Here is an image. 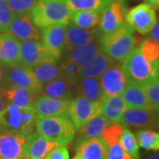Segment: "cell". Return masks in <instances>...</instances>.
Masks as SVG:
<instances>
[{
  "label": "cell",
  "instance_id": "cell-1",
  "mask_svg": "<svg viewBox=\"0 0 159 159\" xmlns=\"http://www.w3.org/2000/svg\"><path fill=\"white\" fill-rule=\"evenodd\" d=\"M99 43L103 54L116 63H121L137 45V38L134 30L125 21L117 30L102 34Z\"/></svg>",
  "mask_w": 159,
  "mask_h": 159
},
{
  "label": "cell",
  "instance_id": "cell-2",
  "mask_svg": "<svg viewBox=\"0 0 159 159\" xmlns=\"http://www.w3.org/2000/svg\"><path fill=\"white\" fill-rule=\"evenodd\" d=\"M73 11L65 0H38L30 12L32 21L38 29L53 24L71 22Z\"/></svg>",
  "mask_w": 159,
  "mask_h": 159
},
{
  "label": "cell",
  "instance_id": "cell-3",
  "mask_svg": "<svg viewBox=\"0 0 159 159\" xmlns=\"http://www.w3.org/2000/svg\"><path fill=\"white\" fill-rule=\"evenodd\" d=\"M35 131L40 135L61 146L74 141L76 129L67 115L36 119Z\"/></svg>",
  "mask_w": 159,
  "mask_h": 159
},
{
  "label": "cell",
  "instance_id": "cell-4",
  "mask_svg": "<svg viewBox=\"0 0 159 159\" xmlns=\"http://www.w3.org/2000/svg\"><path fill=\"white\" fill-rule=\"evenodd\" d=\"M121 63V67L127 82H133L143 87L159 76L157 66L146 59L140 46H135Z\"/></svg>",
  "mask_w": 159,
  "mask_h": 159
},
{
  "label": "cell",
  "instance_id": "cell-5",
  "mask_svg": "<svg viewBox=\"0 0 159 159\" xmlns=\"http://www.w3.org/2000/svg\"><path fill=\"white\" fill-rule=\"evenodd\" d=\"M37 116L33 109H20L6 104L0 112V128L29 136L35 130Z\"/></svg>",
  "mask_w": 159,
  "mask_h": 159
},
{
  "label": "cell",
  "instance_id": "cell-6",
  "mask_svg": "<svg viewBox=\"0 0 159 159\" xmlns=\"http://www.w3.org/2000/svg\"><path fill=\"white\" fill-rule=\"evenodd\" d=\"M157 20L155 7L148 3H142L126 11L125 21L134 31L141 34H148Z\"/></svg>",
  "mask_w": 159,
  "mask_h": 159
},
{
  "label": "cell",
  "instance_id": "cell-7",
  "mask_svg": "<svg viewBox=\"0 0 159 159\" xmlns=\"http://www.w3.org/2000/svg\"><path fill=\"white\" fill-rule=\"evenodd\" d=\"M100 102H93L85 97L77 96L70 102L67 116L76 131H79L90 119L100 113Z\"/></svg>",
  "mask_w": 159,
  "mask_h": 159
},
{
  "label": "cell",
  "instance_id": "cell-8",
  "mask_svg": "<svg viewBox=\"0 0 159 159\" xmlns=\"http://www.w3.org/2000/svg\"><path fill=\"white\" fill-rule=\"evenodd\" d=\"M125 0H111L100 13L98 29L101 34H108L120 28L125 23Z\"/></svg>",
  "mask_w": 159,
  "mask_h": 159
},
{
  "label": "cell",
  "instance_id": "cell-9",
  "mask_svg": "<svg viewBox=\"0 0 159 159\" xmlns=\"http://www.w3.org/2000/svg\"><path fill=\"white\" fill-rule=\"evenodd\" d=\"M119 124L124 127L152 129L159 127V113L153 109L127 108Z\"/></svg>",
  "mask_w": 159,
  "mask_h": 159
},
{
  "label": "cell",
  "instance_id": "cell-10",
  "mask_svg": "<svg viewBox=\"0 0 159 159\" xmlns=\"http://www.w3.org/2000/svg\"><path fill=\"white\" fill-rule=\"evenodd\" d=\"M57 61V58L39 40H26L20 42V63L24 66L31 68L43 63Z\"/></svg>",
  "mask_w": 159,
  "mask_h": 159
},
{
  "label": "cell",
  "instance_id": "cell-11",
  "mask_svg": "<svg viewBox=\"0 0 159 159\" xmlns=\"http://www.w3.org/2000/svg\"><path fill=\"white\" fill-rule=\"evenodd\" d=\"M27 136L0 128V157L20 159L26 156Z\"/></svg>",
  "mask_w": 159,
  "mask_h": 159
},
{
  "label": "cell",
  "instance_id": "cell-12",
  "mask_svg": "<svg viewBox=\"0 0 159 159\" xmlns=\"http://www.w3.org/2000/svg\"><path fill=\"white\" fill-rule=\"evenodd\" d=\"M68 24H53L42 29V43L57 60L61 57L66 50V27Z\"/></svg>",
  "mask_w": 159,
  "mask_h": 159
},
{
  "label": "cell",
  "instance_id": "cell-13",
  "mask_svg": "<svg viewBox=\"0 0 159 159\" xmlns=\"http://www.w3.org/2000/svg\"><path fill=\"white\" fill-rule=\"evenodd\" d=\"M6 75L7 86L12 85L25 88L34 91L37 94L42 90L43 86L36 80L31 68L24 66L21 63L11 66H6Z\"/></svg>",
  "mask_w": 159,
  "mask_h": 159
},
{
  "label": "cell",
  "instance_id": "cell-14",
  "mask_svg": "<svg viewBox=\"0 0 159 159\" xmlns=\"http://www.w3.org/2000/svg\"><path fill=\"white\" fill-rule=\"evenodd\" d=\"M72 99L57 98L38 95L34 104V110L38 118L67 115Z\"/></svg>",
  "mask_w": 159,
  "mask_h": 159
},
{
  "label": "cell",
  "instance_id": "cell-15",
  "mask_svg": "<svg viewBox=\"0 0 159 159\" xmlns=\"http://www.w3.org/2000/svg\"><path fill=\"white\" fill-rule=\"evenodd\" d=\"M104 97L119 96L127 84L121 65L114 64L99 77Z\"/></svg>",
  "mask_w": 159,
  "mask_h": 159
},
{
  "label": "cell",
  "instance_id": "cell-16",
  "mask_svg": "<svg viewBox=\"0 0 159 159\" xmlns=\"http://www.w3.org/2000/svg\"><path fill=\"white\" fill-rule=\"evenodd\" d=\"M101 32L99 29H82L70 22L66 27V50L86 45L91 43H97L100 41Z\"/></svg>",
  "mask_w": 159,
  "mask_h": 159
},
{
  "label": "cell",
  "instance_id": "cell-17",
  "mask_svg": "<svg viewBox=\"0 0 159 159\" xmlns=\"http://www.w3.org/2000/svg\"><path fill=\"white\" fill-rule=\"evenodd\" d=\"M7 33L11 34L19 42L26 40L40 39L38 28H36L30 18V14L13 16Z\"/></svg>",
  "mask_w": 159,
  "mask_h": 159
},
{
  "label": "cell",
  "instance_id": "cell-18",
  "mask_svg": "<svg viewBox=\"0 0 159 159\" xmlns=\"http://www.w3.org/2000/svg\"><path fill=\"white\" fill-rule=\"evenodd\" d=\"M20 63V42L7 32L0 34V64L11 66Z\"/></svg>",
  "mask_w": 159,
  "mask_h": 159
},
{
  "label": "cell",
  "instance_id": "cell-19",
  "mask_svg": "<svg viewBox=\"0 0 159 159\" xmlns=\"http://www.w3.org/2000/svg\"><path fill=\"white\" fill-rule=\"evenodd\" d=\"M38 94L33 90L17 86H6L5 97L8 104L20 109H33Z\"/></svg>",
  "mask_w": 159,
  "mask_h": 159
},
{
  "label": "cell",
  "instance_id": "cell-20",
  "mask_svg": "<svg viewBox=\"0 0 159 159\" xmlns=\"http://www.w3.org/2000/svg\"><path fill=\"white\" fill-rule=\"evenodd\" d=\"M60 146L40 135L37 132L27 136L26 156L31 159H44L53 148Z\"/></svg>",
  "mask_w": 159,
  "mask_h": 159
},
{
  "label": "cell",
  "instance_id": "cell-21",
  "mask_svg": "<svg viewBox=\"0 0 159 159\" xmlns=\"http://www.w3.org/2000/svg\"><path fill=\"white\" fill-rule=\"evenodd\" d=\"M75 151L81 159H106L107 145L102 137L91 138L75 144Z\"/></svg>",
  "mask_w": 159,
  "mask_h": 159
},
{
  "label": "cell",
  "instance_id": "cell-22",
  "mask_svg": "<svg viewBox=\"0 0 159 159\" xmlns=\"http://www.w3.org/2000/svg\"><path fill=\"white\" fill-rule=\"evenodd\" d=\"M100 113L111 123L119 124L122 115L127 109L121 95L103 97L100 102Z\"/></svg>",
  "mask_w": 159,
  "mask_h": 159
},
{
  "label": "cell",
  "instance_id": "cell-23",
  "mask_svg": "<svg viewBox=\"0 0 159 159\" xmlns=\"http://www.w3.org/2000/svg\"><path fill=\"white\" fill-rule=\"evenodd\" d=\"M126 107L129 109H152L143 87L133 82H127L126 87L121 94Z\"/></svg>",
  "mask_w": 159,
  "mask_h": 159
},
{
  "label": "cell",
  "instance_id": "cell-24",
  "mask_svg": "<svg viewBox=\"0 0 159 159\" xmlns=\"http://www.w3.org/2000/svg\"><path fill=\"white\" fill-rule=\"evenodd\" d=\"M114 64H116L114 60L101 51L90 62L88 63L83 67H80V78H99Z\"/></svg>",
  "mask_w": 159,
  "mask_h": 159
},
{
  "label": "cell",
  "instance_id": "cell-25",
  "mask_svg": "<svg viewBox=\"0 0 159 159\" xmlns=\"http://www.w3.org/2000/svg\"><path fill=\"white\" fill-rule=\"evenodd\" d=\"M66 51V57L74 61L80 67H83L88 63L90 62L98 53L101 52V44L99 42L91 43L89 44L73 48Z\"/></svg>",
  "mask_w": 159,
  "mask_h": 159
},
{
  "label": "cell",
  "instance_id": "cell-26",
  "mask_svg": "<svg viewBox=\"0 0 159 159\" xmlns=\"http://www.w3.org/2000/svg\"><path fill=\"white\" fill-rule=\"evenodd\" d=\"M74 88L78 96L93 102H100L104 97L99 78H81Z\"/></svg>",
  "mask_w": 159,
  "mask_h": 159
},
{
  "label": "cell",
  "instance_id": "cell-27",
  "mask_svg": "<svg viewBox=\"0 0 159 159\" xmlns=\"http://www.w3.org/2000/svg\"><path fill=\"white\" fill-rule=\"evenodd\" d=\"M38 95H43L57 98L73 99L74 86L71 85L65 78L60 77L43 85Z\"/></svg>",
  "mask_w": 159,
  "mask_h": 159
},
{
  "label": "cell",
  "instance_id": "cell-28",
  "mask_svg": "<svg viewBox=\"0 0 159 159\" xmlns=\"http://www.w3.org/2000/svg\"><path fill=\"white\" fill-rule=\"evenodd\" d=\"M111 124L108 119H106L102 114H97L96 117L90 119L82 128L78 131V136L76 140V143L85 141L91 138L101 137L103 130Z\"/></svg>",
  "mask_w": 159,
  "mask_h": 159
},
{
  "label": "cell",
  "instance_id": "cell-29",
  "mask_svg": "<svg viewBox=\"0 0 159 159\" xmlns=\"http://www.w3.org/2000/svg\"><path fill=\"white\" fill-rule=\"evenodd\" d=\"M32 73L41 85H44L53 80L62 77L60 66L57 62L43 63L31 67Z\"/></svg>",
  "mask_w": 159,
  "mask_h": 159
},
{
  "label": "cell",
  "instance_id": "cell-30",
  "mask_svg": "<svg viewBox=\"0 0 159 159\" xmlns=\"http://www.w3.org/2000/svg\"><path fill=\"white\" fill-rule=\"evenodd\" d=\"M100 13L97 11H73L71 22L82 29H95L100 21Z\"/></svg>",
  "mask_w": 159,
  "mask_h": 159
},
{
  "label": "cell",
  "instance_id": "cell-31",
  "mask_svg": "<svg viewBox=\"0 0 159 159\" xmlns=\"http://www.w3.org/2000/svg\"><path fill=\"white\" fill-rule=\"evenodd\" d=\"M73 11H97L102 10L111 3V0H65Z\"/></svg>",
  "mask_w": 159,
  "mask_h": 159
},
{
  "label": "cell",
  "instance_id": "cell-32",
  "mask_svg": "<svg viewBox=\"0 0 159 159\" xmlns=\"http://www.w3.org/2000/svg\"><path fill=\"white\" fill-rule=\"evenodd\" d=\"M139 147L147 150H159V133L150 129H139L135 133Z\"/></svg>",
  "mask_w": 159,
  "mask_h": 159
},
{
  "label": "cell",
  "instance_id": "cell-33",
  "mask_svg": "<svg viewBox=\"0 0 159 159\" xmlns=\"http://www.w3.org/2000/svg\"><path fill=\"white\" fill-rule=\"evenodd\" d=\"M119 142L123 149L134 159H139V144L136 136L127 127L123 126L122 134L119 138Z\"/></svg>",
  "mask_w": 159,
  "mask_h": 159
},
{
  "label": "cell",
  "instance_id": "cell-34",
  "mask_svg": "<svg viewBox=\"0 0 159 159\" xmlns=\"http://www.w3.org/2000/svg\"><path fill=\"white\" fill-rule=\"evenodd\" d=\"M61 72H62V77L65 78L68 81L71 85H74L79 81L80 78V67L77 66L74 61L69 59L67 57H65L63 59L61 64L59 65Z\"/></svg>",
  "mask_w": 159,
  "mask_h": 159
},
{
  "label": "cell",
  "instance_id": "cell-35",
  "mask_svg": "<svg viewBox=\"0 0 159 159\" xmlns=\"http://www.w3.org/2000/svg\"><path fill=\"white\" fill-rule=\"evenodd\" d=\"M140 49L147 60L155 66H157L159 59V43L157 42L148 37L142 42Z\"/></svg>",
  "mask_w": 159,
  "mask_h": 159
},
{
  "label": "cell",
  "instance_id": "cell-36",
  "mask_svg": "<svg viewBox=\"0 0 159 159\" xmlns=\"http://www.w3.org/2000/svg\"><path fill=\"white\" fill-rule=\"evenodd\" d=\"M38 0H6L12 14H30Z\"/></svg>",
  "mask_w": 159,
  "mask_h": 159
},
{
  "label": "cell",
  "instance_id": "cell-37",
  "mask_svg": "<svg viewBox=\"0 0 159 159\" xmlns=\"http://www.w3.org/2000/svg\"><path fill=\"white\" fill-rule=\"evenodd\" d=\"M151 108L159 113V76L143 86Z\"/></svg>",
  "mask_w": 159,
  "mask_h": 159
},
{
  "label": "cell",
  "instance_id": "cell-38",
  "mask_svg": "<svg viewBox=\"0 0 159 159\" xmlns=\"http://www.w3.org/2000/svg\"><path fill=\"white\" fill-rule=\"evenodd\" d=\"M122 130L123 126L118 123H111L103 130L101 137L105 142L107 147L119 142L120 135L122 134Z\"/></svg>",
  "mask_w": 159,
  "mask_h": 159
},
{
  "label": "cell",
  "instance_id": "cell-39",
  "mask_svg": "<svg viewBox=\"0 0 159 159\" xmlns=\"http://www.w3.org/2000/svg\"><path fill=\"white\" fill-rule=\"evenodd\" d=\"M13 16L6 0H0V27L3 32H8Z\"/></svg>",
  "mask_w": 159,
  "mask_h": 159
},
{
  "label": "cell",
  "instance_id": "cell-40",
  "mask_svg": "<svg viewBox=\"0 0 159 159\" xmlns=\"http://www.w3.org/2000/svg\"><path fill=\"white\" fill-rule=\"evenodd\" d=\"M106 159H134L123 149L120 142H117L107 147Z\"/></svg>",
  "mask_w": 159,
  "mask_h": 159
},
{
  "label": "cell",
  "instance_id": "cell-41",
  "mask_svg": "<svg viewBox=\"0 0 159 159\" xmlns=\"http://www.w3.org/2000/svg\"><path fill=\"white\" fill-rule=\"evenodd\" d=\"M50 159H69V152L66 146H57L47 156Z\"/></svg>",
  "mask_w": 159,
  "mask_h": 159
},
{
  "label": "cell",
  "instance_id": "cell-42",
  "mask_svg": "<svg viewBox=\"0 0 159 159\" xmlns=\"http://www.w3.org/2000/svg\"><path fill=\"white\" fill-rule=\"evenodd\" d=\"M149 33H150V35L148 37L155 40L156 42H157L159 43V20H157V22H156L155 26L153 27V29H151V31Z\"/></svg>",
  "mask_w": 159,
  "mask_h": 159
},
{
  "label": "cell",
  "instance_id": "cell-43",
  "mask_svg": "<svg viewBox=\"0 0 159 159\" xmlns=\"http://www.w3.org/2000/svg\"><path fill=\"white\" fill-rule=\"evenodd\" d=\"M6 87H0V112L4 110L6 106L7 102L5 97V92H6Z\"/></svg>",
  "mask_w": 159,
  "mask_h": 159
},
{
  "label": "cell",
  "instance_id": "cell-44",
  "mask_svg": "<svg viewBox=\"0 0 159 159\" xmlns=\"http://www.w3.org/2000/svg\"><path fill=\"white\" fill-rule=\"evenodd\" d=\"M6 66L0 64V87H6Z\"/></svg>",
  "mask_w": 159,
  "mask_h": 159
},
{
  "label": "cell",
  "instance_id": "cell-45",
  "mask_svg": "<svg viewBox=\"0 0 159 159\" xmlns=\"http://www.w3.org/2000/svg\"><path fill=\"white\" fill-rule=\"evenodd\" d=\"M143 1H145L146 3L151 5L155 8H157V0H143Z\"/></svg>",
  "mask_w": 159,
  "mask_h": 159
},
{
  "label": "cell",
  "instance_id": "cell-46",
  "mask_svg": "<svg viewBox=\"0 0 159 159\" xmlns=\"http://www.w3.org/2000/svg\"><path fill=\"white\" fill-rule=\"evenodd\" d=\"M146 159H159V153L152 154V155L148 156V157H146Z\"/></svg>",
  "mask_w": 159,
  "mask_h": 159
},
{
  "label": "cell",
  "instance_id": "cell-47",
  "mask_svg": "<svg viewBox=\"0 0 159 159\" xmlns=\"http://www.w3.org/2000/svg\"><path fill=\"white\" fill-rule=\"evenodd\" d=\"M73 159H81V157H80L79 155H78V154H76V155H75V156H74V157Z\"/></svg>",
  "mask_w": 159,
  "mask_h": 159
},
{
  "label": "cell",
  "instance_id": "cell-48",
  "mask_svg": "<svg viewBox=\"0 0 159 159\" xmlns=\"http://www.w3.org/2000/svg\"><path fill=\"white\" fill-rule=\"evenodd\" d=\"M20 159H31V158L29 157H23L22 158H20Z\"/></svg>",
  "mask_w": 159,
  "mask_h": 159
},
{
  "label": "cell",
  "instance_id": "cell-49",
  "mask_svg": "<svg viewBox=\"0 0 159 159\" xmlns=\"http://www.w3.org/2000/svg\"><path fill=\"white\" fill-rule=\"evenodd\" d=\"M157 8H159V0H157Z\"/></svg>",
  "mask_w": 159,
  "mask_h": 159
},
{
  "label": "cell",
  "instance_id": "cell-50",
  "mask_svg": "<svg viewBox=\"0 0 159 159\" xmlns=\"http://www.w3.org/2000/svg\"><path fill=\"white\" fill-rule=\"evenodd\" d=\"M2 32H3V31H2V29H1V27H0V34H1Z\"/></svg>",
  "mask_w": 159,
  "mask_h": 159
},
{
  "label": "cell",
  "instance_id": "cell-51",
  "mask_svg": "<svg viewBox=\"0 0 159 159\" xmlns=\"http://www.w3.org/2000/svg\"><path fill=\"white\" fill-rule=\"evenodd\" d=\"M157 66H158V74H159V59H158V64H157Z\"/></svg>",
  "mask_w": 159,
  "mask_h": 159
},
{
  "label": "cell",
  "instance_id": "cell-52",
  "mask_svg": "<svg viewBox=\"0 0 159 159\" xmlns=\"http://www.w3.org/2000/svg\"><path fill=\"white\" fill-rule=\"evenodd\" d=\"M44 159H50V158H49L48 157H45V158H44Z\"/></svg>",
  "mask_w": 159,
  "mask_h": 159
},
{
  "label": "cell",
  "instance_id": "cell-53",
  "mask_svg": "<svg viewBox=\"0 0 159 159\" xmlns=\"http://www.w3.org/2000/svg\"><path fill=\"white\" fill-rule=\"evenodd\" d=\"M0 159H8V158H3V157H0Z\"/></svg>",
  "mask_w": 159,
  "mask_h": 159
}]
</instances>
